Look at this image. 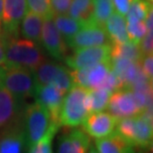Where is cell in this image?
Wrapping results in <instances>:
<instances>
[{
    "label": "cell",
    "instance_id": "d590c367",
    "mask_svg": "<svg viewBox=\"0 0 153 153\" xmlns=\"http://www.w3.org/2000/svg\"><path fill=\"white\" fill-rule=\"evenodd\" d=\"M88 153H99V152H97V150L94 147H93V146H90Z\"/></svg>",
    "mask_w": 153,
    "mask_h": 153
},
{
    "label": "cell",
    "instance_id": "d6986e66",
    "mask_svg": "<svg viewBox=\"0 0 153 153\" xmlns=\"http://www.w3.org/2000/svg\"><path fill=\"white\" fill-rule=\"evenodd\" d=\"M44 19L33 12H27L21 21V33L23 37L35 44L41 43L42 27Z\"/></svg>",
    "mask_w": 153,
    "mask_h": 153
},
{
    "label": "cell",
    "instance_id": "9a60e30c",
    "mask_svg": "<svg viewBox=\"0 0 153 153\" xmlns=\"http://www.w3.org/2000/svg\"><path fill=\"white\" fill-rule=\"evenodd\" d=\"M153 128L152 117L144 114L134 116V133L132 144L140 147L143 150H149L152 148Z\"/></svg>",
    "mask_w": 153,
    "mask_h": 153
},
{
    "label": "cell",
    "instance_id": "603a6c76",
    "mask_svg": "<svg viewBox=\"0 0 153 153\" xmlns=\"http://www.w3.org/2000/svg\"><path fill=\"white\" fill-rule=\"evenodd\" d=\"M53 21L60 34L65 37L66 42L84 27L79 21L74 19L71 16H67L66 14L54 15Z\"/></svg>",
    "mask_w": 153,
    "mask_h": 153
},
{
    "label": "cell",
    "instance_id": "30bf717a",
    "mask_svg": "<svg viewBox=\"0 0 153 153\" xmlns=\"http://www.w3.org/2000/svg\"><path fill=\"white\" fill-rule=\"evenodd\" d=\"M106 108H108L109 114L117 120L140 114L133 93L129 88H122L114 91L109 97Z\"/></svg>",
    "mask_w": 153,
    "mask_h": 153
},
{
    "label": "cell",
    "instance_id": "83f0119b",
    "mask_svg": "<svg viewBox=\"0 0 153 153\" xmlns=\"http://www.w3.org/2000/svg\"><path fill=\"white\" fill-rule=\"evenodd\" d=\"M151 9L152 5L151 3L149 4V0H132L126 15H130L143 21L146 19Z\"/></svg>",
    "mask_w": 153,
    "mask_h": 153
},
{
    "label": "cell",
    "instance_id": "3957f363",
    "mask_svg": "<svg viewBox=\"0 0 153 153\" xmlns=\"http://www.w3.org/2000/svg\"><path fill=\"white\" fill-rule=\"evenodd\" d=\"M0 85L22 102L33 97L36 88L34 72L21 67L0 66Z\"/></svg>",
    "mask_w": 153,
    "mask_h": 153
},
{
    "label": "cell",
    "instance_id": "9c48e42d",
    "mask_svg": "<svg viewBox=\"0 0 153 153\" xmlns=\"http://www.w3.org/2000/svg\"><path fill=\"white\" fill-rule=\"evenodd\" d=\"M65 94V91L54 85H36L33 97L36 102L50 112L52 120L59 123V114Z\"/></svg>",
    "mask_w": 153,
    "mask_h": 153
},
{
    "label": "cell",
    "instance_id": "5bb4252c",
    "mask_svg": "<svg viewBox=\"0 0 153 153\" xmlns=\"http://www.w3.org/2000/svg\"><path fill=\"white\" fill-rule=\"evenodd\" d=\"M90 146V136L82 129L73 127L59 137L57 153H88Z\"/></svg>",
    "mask_w": 153,
    "mask_h": 153
},
{
    "label": "cell",
    "instance_id": "74e56055",
    "mask_svg": "<svg viewBox=\"0 0 153 153\" xmlns=\"http://www.w3.org/2000/svg\"><path fill=\"white\" fill-rule=\"evenodd\" d=\"M137 153H146V152H144V151H139V152H137Z\"/></svg>",
    "mask_w": 153,
    "mask_h": 153
},
{
    "label": "cell",
    "instance_id": "e575fe53",
    "mask_svg": "<svg viewBox=\"0 0 153 153\" xmlns=\"http://www.w3.org/2000/svg\"><path fill=\"white\" fill-rule=\"evenodd\" d=\"M5 65V53H4V49H3L1 40H0V66Z\"/></svg>",
    "mask_w": 153,
    "mask_h": 153
},
{
    "label": "cell",
    "instance_id": "2e32d148",
    "mask_svg": "<svg viewBox=\"0 0 153 153\" xmlns=\"http://www.w3.org/2000/svg\"><path fill=\"white\" fill-rule=\"evenodd\" d=\"M96 147L99 153H135V146L116 131L97 139Z\"/></svg>",
    "mask_w": 153,
    "mask_h": 153
},
{
    "label": "cell",
    "instance_id": "f35d334b",
    "mask_svg": "<svg viewBox=\"0 0 153 153\" xmlns=\"http://www.w3.org/2000/svg\"><path fill=\"white\" fill-rule=\"evenodd\" d=\"M150 1H152V0H150Z\"/></svg>",
    "mask_w": 153,
    "mask_h": 153
},
{
    "label": "cell",
    "instance_id": "484cf974",
    "mask_svg": "<svg viewBox=\"0 0 153 153\" xmlns=\"http://www.w3.org/2000/svg\"><path fill=\"white\" fill-rule=\"evenodd\" d=\"M59 128H60V124L56 123V122H53V124L50 126L47 133L39 141H37L31 147L28 148V153H53L52 143H53L54 136L56 135Z\"/></svg>",
    "mask_w": 153,
    "mask_h": 153
},
{
    "label": "cell",
    "instance_id": "7402d4cb",
    "mask_svg": "<svg viewBox=\"0 0 153 153\" xmlns=\"http://www.w3.org/2000/svg\"><path fill=\"white\" fill-rule=\"evenodd\" d=\"M111 94H112L111 91L105 90L103 88L88 90V114H93V112H99L105 111L108 108V100Z\"/></svg>",
    "mask_w": 153,
    "mask_h": 153
},
{
    "label": "cell",
    "instance_id": "4316f807",
    "mask_svg": "<svg viewBox=\"0 0 153 153\" xmlns=\"http://www.w3.org/2000/svg\"><path fill=\"white\" fill-rule=\"evenodd\" d=\"M126 31L128 39L130 42L138 45L147 32L145 23L130 15H126Z\"/></svg>",
    "mask_w": 153,
    "mask_h": 153
},
{
    "label": "cell",
    "instance_id": "1f68e13d",
    "mask_svg": "<svg viewBox=\"0 0 153 153\" xmlns=\"http://www.w3.org/2000/svg\"><path fill=\"white\" fill-rule=\"evenodd\" d=\"M141 64H142V69H141L142 73L144 74V76L149 79V81L152 82V76H153V70H152L153 56H152V54L143 57L141 60Z\"/></svg>",
    "mask_w": 153,
    "mask_h": 153
},
{
    "label": "cell",
    "instance_id": "ffe728a7",
    "mask_svg": "<svg viewBox=\"0 0 153 153\" xmlns=\"http://www.w3.org/2000/svg\"><path fill=\"white\" fill-rule=\"evenodd\" d=\"M68 13L84 26L94 25L93 0H73Z\"/></svg>",
    "mask_w": 153,
    "mask_h": 153
},
{
    "label": "cell",
    "instance_id": "ba28073f",
    "mask_svg": "<svg viewBox=\"0 0 153 153\" xmlns=\"http://www.w3.org/2000/svg\"><path fill=\"white\" fill-rule=\"evenodd\" d=\"M27 12L26 0H3L2 35L17 36L19 25Z\"/></svg>",
    "mask_w": 153,
    "mask_h": 153
},
{
    "label": "cell",
    "instance_id": "7c38bea8",
    "mask_svg": "<svg viewBox=\"0 0 153 153\" xmlns=\"http://www.w3.org/2000/svg\"><path fill=\"white\" fill-rule=\"evenodd\" d=\"M41 43L55 59L62 60L65 58L66 47L62 40V36L55 26L53 17H48L43 21Z\"/></svg>",
    "mask_w": 153,
    "mask_h": 153
},
{
    "label": "cell",
    "instance_id": "7a4b0ae2",
    "mask_svg": "<svg viewBox=\"0 0 153 153\" xmlns=\"http://www.w3.org/2000/svg\"><path fill=\"white\" fill-rule=\"evenodd\" d=\"M64 97L59 114V123L66 127H78L88 115V90L74 85Z\"/></svg>",
    "mask_w": 153,
    "mask_h": 153
},
{
    "label": "cell",
    "instance_id": "f546056e",
    "mask_svg": "<svg viewBox=\"0 0 153 153\" xmlns=\"http://www.w3.org/2000/svg\"><path fill=\"white\" fill-rule=\"evenodd\" d=\"M72 1L73 0H50V7L53 16L68 13Z\"/></svg>",
    "mask_w": 153,
    "mask_h": 153
},
{
    "label": "cell",
    "instance_id": "d4e9b609",
    "mask_svg": "<svg viewBox=\"0 0 153 153\" xmlns=\"http://www.w3.org/2000/svg\"><path fill=\"white\" fill-rule=\"evenodd\" d=\"M94 24L103 27L105 21L114 11L111 0H93Z\"/></svg>",
    "mask_w": 153,
    "mask_h": 153
},
{
    "label": "cell",
    "instance_id": "52a82bcc",
    "mask_svg": "<svg viewBox=\"0 0 153 153\" xmlns=\"http://www.w3.org/2000/svg\"><path fill=\"white\" fill-rule=\"evenodd\" d=\"M67 44L74 50H78L96 46L111 45L112 42L103 27L87 25L82 27L71 39H69Z\"/></svg>",
    "mask_w": 153,
    "mask_h": 153
},
{
    "label": "cell",
    "instance_id": "5b68a950",
    "mask_svg": "<svg viewBox=\"0 0 153 153\" xmlns=\"http://www.w3.org/2000/svg\"><path fill=\"white\" fill-rule=\"evenodd\" d=\"M36 85H54L67 93L73 84L70 72L53 63H43L34 71Z\"/></svg>",
    "mask_w": 153,
    "mask_h": 153
},
{
    "label": "cell",
    "instance_id": "cb8c5ba5",
    "mask_svg": "<svg viewBox=\"0 0 153 153\" xmlns=\"http://www.w3.org/2000/svg\"><path fill=\"white\" fill-rule=\"evenodd\" d=\"M111 70V60L99 63L93 67H90L88 72V78H87L88 90L99 88L102 87L103 81L105 79L106 76H108Z\"/></svg>",
    "mask_w": 153,
    "mask_h": 153
},
{
    "label": "cell",
    "instance_id": "d6a6232c",
    "mask_svg": "<svg viewBox=\"0 0 153 153\" xmlns=\"http://www.w3.org/2000/svg\"><path fill=\"white\" fill-rule=\"evenodd\" d=\"M114 8L121 15H126L129 9V6L132 2V0H111Z\"/></svg>",
    "mask_w": 153,
    "mask_h": 153
},
{
    "label": "cell",
    "instance_id": "4dcf8cb0",
    "mask_svg": "<svg viewBox=\"0 0 153 153\" xmlns=\"http://www.w3.org/2000/svg\"><path fill=\"white\" fill-rule=\"evenodd\" d=\"M152 42H153L152 31H147L145 36L141 39V41H140L139 49L142 54V57H145V56H147V55L152 54V50H153Z\"/></svg>",
    "mask_w": 153,
    "mask_h": 153
},
{
    "label": "cell",
    "instance_id": "e0dca14e",
    "mask_svg": "<svg viewBox=\"0 0 153 153\" xmlns=\"http://www.w3.org/2000/svg\"><path fill=\"white\" fill-rule=\"evenodd\" d=\"M20 100L0 85V128L14 121L20 112Z\"/></svg>",
    "mask_w": 153,
    "mask_h": 153
},
{
    "label": "cell",
    "instance_id": "8d00e7d4",
    "mask_svg": "<svg viewBox=\"0 0 153 153\" xmlns=\"http://www.w3.org/2000/svg\"><path fill=\"white\" fill-rule=\"evenodd\" d=\"M2 8H3V0H0V22H1V17H2Z\"/></svg>",
    "mask_w": 153,
    "mask_h": 153
},
{
    "label": "cell",
    "instance_id": "44dd1931",
    "mask_svg": "<svg viewBox=\"0 0 153 153\" xmlns=\"http://www.w3.org/2000/svg\"><path fill=\"white\" fill-rule=\"evenodd\" d=\"M114 58H125L132 62L140 63L143 57L138 45L129 41L126 43H112L111 59Z\"/></svg>",
    "mask_w": 153,
    "mask_h": 153
},
{
    "label": "cell",
    "instance_id": "4fadbf2b",
    "mask_svg": "<svg viewBox=\"0 0 153 153\" xmlns=\"http://www.w3.org/2000/svg\"><path fill=\"white\" fill-rule=\"evenodd\" d=\"M25 136L21 123L15 119L0 132V153H23Z\"/></svg>",
    "mask_w": 153,
    "mask_h": 153
},
{
    "label": "cell",
    "instance_id": "ab89813d",
    "mask_svg": "<svg viewBox=\"0 0 153 153\" xmlns=\"http://www.w3.org/2000/svg\"><path fill=\"white\" fill-rule=\"evenodd\" d=\"M0 31H1V30H0Z\"/></svg>",
    "mask_w": 153,
    "mask_h": 153
},
{
    "label": "cell",
    "instance_id": "f1b7e54d",
    "mask_svg": "<svg viewBox=\"0 0 153 153\" xmlns=\"http://www.w3.org/2000/svg\"><path fill=\"white\" fill-rule=\"evenodd\" d=\"M26 2L31 12L41 16L43 19L53 17L50 7V0H26Z\"/></svg>",
    "mask_w": 153,
    "mask_h": 153
},
{
    "label": "cell",
    "instance_id": "6da1fadb",
    "mask_svg": "<svg viewBox=\"0 0 153 153\" xmlns=\"http://www.w3.org/2000/svg\"><path fill=\"white\" fill-rule=\"evenodd\" d=\"M5 53V65L25 68L34 72L45 61L42 51L27 39H18L17 36H1Z\"/></svg>",
    "mask_w": 153,
    "mask_h": 153
},
{
    "label": "cell",
    "instance_id": "8fae6325",
    "mask_svg": "<svg viewBox=\"0 0 153 153\" xmlns=\"http://www.w3.org/2000/svg\"><path fill=\"white\" fill-rule=\"evenodd\" d=\"M116 119L109 112L99 111L90 114L82 121V130L88 136L99 139L109 135L114 131Z\"/></svg>",
    "mask_w": 153,
    "mask_h": 153
},
{
    "label": "cell",
    "instance_id": "277c9868",
    "mask_svg": "<svg viewBox=\"0 0 153 153\" xmlns=\"http://www.w3.org/2000/svg\"><path fill=\"white\" fill-rule=\"evenodd\" d=\"M53 122L50 112L40 103L35 102L27 106L24 111L21 123L25 136L26 147H31L33 144L39 141L47 133Z\"/></svg>",
    "mask_w": 153,
    "mask_h": 153
},
{
    "label": "cell",
    "instance_id": "836d02e7",
    "mask_svg": "<svg viewBox=\"0 0 153 153\" xmlns=\"http://www.w3.org/2000/svg\"><path fill=\"white\" fill-rule=\"evenodd\" d=\"M153 13H152V9L150 11H149V13L147 15V17H146L145 19V26H146V29H147V31H152V26H153Z\"/></svg>",
    "mask_w": 153,
    "mask_h": 153
},
{
    "label": "cell",
    "instance_id": "ac0fdd59",
    "mask_svg": "<svg viewBox=\"0 0 153 153\" xmlns=\"http://www.w3.org/2000/svg\"><path fill=\"white\" fill-rule=\"evenodd\" d=\"M103 28L112 43L129 42L126 31V18L118 12L114 11L105 21Z\"/></svg>",
    "mask_w": 153,
    "mask_h": 153
},
{
    "label": "cell",
    "instance_id": "8992f818",
    "mask_svg": "<svg viewBox=\"0 0 153 153\" xmlns=\"http://www.w3.org/2000/svg\"><path fill=\"white\" fill-rule=\"evenodd\" d=\"M111 45L96 46L75 50L72 56L66 59V63L73 70L88 68L102 62L111 60Z\"/></svg>",
    "mask_w": 153,
    "mask_h": 153
}]
</instances>
